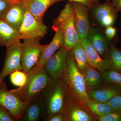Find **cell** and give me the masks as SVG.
Returning a JSON list of instances; mask_svg holds the SVG:
<instances>
[{
	"label": "cell",
	"instance_id": "2e32d148",
	"mask_svg": "<svg viewBox=\"0 0 121 121\" xmlns=\"http://www.w3.org/2000/svg\"><path fill=\"white\" fill-rule=\"evenodd\" d=\"M21 2L12 4L1 19L18 31L23 21L26 9Z\"/></svg>",
	"mask_w": 121,
	"mask_h": 121
},
{
	"label": "cell",
	"instance_id": "3957f363",
	"mask_svg": "<svg viewBox=\"0 0 121 121\" xmlns=\"http://www.w3.org/2000/svg\"><path fill=\"white\" fill-rule=\"evenodd\" d=\"M69 89L62 78L54 80L44 98L46 117L63 112L68 99Z\"/></svg>",
	"mask_w": 121,
	"mask_h": 121
},
{
	"label": "cell",
	"instance_id": "ba28073f",
	"mask_svg": "<svg viewBox=\"0 0 121 121\" xmlns=\"http://www.w3.org/2000/svg\"><path fill=\"white\" fill-rule=\"evenodd\" d=\"M68 52L63 46L46 62L43 68L53 80L62 78Z\"/></svg>",
	"mask_w": 121,
	"mask_h": 121
},
{
	"label": "cell",
	"instance_id": "484cf974",
	"mask_svg": "<svg viewBox=\"0 0 121 121\" xmlns=\"http://www.w3.org/2000/svg\"><path fill=\"white\" fill-rule=\"evenodd\" d=\"M103 80L105 83L115 84L121 90V74L115 72L106 70L102 72Z\"/></svg>",
	"mask_w": 121,
	"mask_h": 121
},
{
	"label": "cell",
	"instance_id": "d4e9b609",
	"mask_svg": "<svg viewBox=\"0 0 121 121\" xmlns=\"http://www.w3.org/2000/svg\"><path fill=\"white\" fill-rule=\"evenodd\" d=\"M84 103L86 104L93 112L99 117L104 116L111 113L116 112L106 103L96 101L91 98Z\"/></svg>",
	"mask_w": 121,
	"mask_h": 121
},
{
	"label": "cell",
	"instance_id": "52a82bcc",
	"mask_svg": "<svg viewBox=\"0 0 121 121\" xmlns=\"http://www.w3.org/2000/svg\"><path fill=\"white\" fill-rule=\"evenodd\" d=\"M48 28L43 21L36 20L28 10L26 9L23 21L19 32L21 39L43 38L47 33Z\"/></svg>",
	"mask_w": 121,
	"mask_h": 121
},
{
	"label": "cell",
	"instance_id": "f35d334b",
	"mask_svg": "<svg viewBox=\"0 0 121 121\" xmlns=\"http://www.w3.org/2000/svg\"><path fill=\"white\" fill-rule=\"evenodd\" d=\"M119 49L121 51V48H119Z\"/></svg>",
	"mask_w": 121,
	"mask_h": 121
},
{
	"label": "cell",
	"instance_id": "6da1fadb",
	"mask_svg": "<svg viewBox=\"0 0 121 121\" xmlns=\"http://www.w3.org/2000/svg\"><path fill=\"white\" fill-rule=\"evenodd\" d=\"M27 78L23 86L11 90L25 102H29L39 98H45L54 80L43 68L35 66L26 72Z\"/></svg>",
	"mask_w": 121,
	"mask_h": 121
},
{
	"label": "cell",
	"instance_id": "9a60e30c",
	"mask_svg": "<svg viewBox=\"0 0 121 121\" xmlns=\"http://www.w3.org/2000/svg\"><path fill=\"white\" fill-rule=\"evenodd\" d=\"M64 0H27L22 4L38 21H43L45 13L55 3Z\"/></svg>",
	"mask_w": 121,
	"mask_h": 121
},
{
	"label": "cell",
	"instance_id": "83f0119b",
	"mask_svg": "<svg viewBox=\"0 0 121 121\" xmlns=\"http://www.w3.org/2000/svg\"><path fill=\"white\" fill-rule=\"evenodd\" d=\"M116 112L121 113V95H115L106 103Z\"/></svg>",
	"mask_w": 121,
	"mask_h": 121
},
{
	"label": "cell",
	"instance_id": "44dd1931",
	"mask_svg": "<svg viewBox=\"0 0 121 121\" xmlns=\"http://www.w3.org/2000/svg\"><path fill=\"white\" fill-rule=\"evenodd\" d=\"M100 71L89 65L83 73L87 89L99 86L103 81Z\"/></svg>",
	"mask_w": 121,
	"mask_h": 121
},
{
	"label": "cell",
	"instance_id": "30bf717a",
	"mask_svg": "<svg viewBox=\"0 0 121 121\" xmlns=\"http://www.w3.org/2000/svg\"><path fill=\"white\" fill-rule=\"evenodd\" d=\"M74 13V22L80 40L87 38L91 28L89 22V8L78 2L72 1Z\"/></svg>",
	"mask_w": 121,
	"mask_h": 121
},
{
	"label": "cell",
	"instance_id": "8fae6325",
	"mask_svg": "<svg viewBox=\"0 0 121 121\" xmlns=\"http://www.w3.org/2000/svg\"><path fill=\"white\" fill-rule=\"evenodd\" d=\"M46 117V104L43 98H39L29 102L21 120L24 121H44Z\"/></svg>",
	"mask_w": 121,
	"mask_h": 121
},
{
	"label": "cell",
	"instance_id": "cb8c5ba5",
	"mask_svg": "<svg viewBox=\"0 0 121 121\" xmlns=\"http://www.w3.org/2000/svg\"><path fill=\"white\" fill-rule=\"evenodd\" d=\"M73 11L72 1H69L65 5V8L60 12L58 17L52 21V28L55 32L62 27L67 20Z\"/></svg>",
	"mask_w": 121,
	"mask_h": 121
},
{
	"label": "cell",
	"instance_id": "e575fe53",
	"mask_svg": "<svg viewBox=\"0 0 121 121\" xmlns=\"http://www.w3.org/2000/svg\"><path fill=\"white\" fill-rule=\"evenodd\" d=\"M112 3L118 12H121V0H112Z\"/></svg>",
	"mask_w": 121,
	"mask_h": 121
},
{
	"label": "cell",
	"instance_id": "74e56055",
	"mask_svg": "<svg viewBox=\"0 0 121 121\" xmlns=\"http://www.w3.org/2000/svg\"><path fill=\"white\" fill-rule=\"evenodd\" d=\"M19 0L20 1H25L27 0Z\"/></svg>",
	"mask_w": 121,
	"mask_h": 121
},
{
	"label": "cell",
	"instance_id": "4fadbf2b",
	"mask_svg": "<svg viewBox=\"0 0 121 121\" xmlns=\"http://www.w3.org/2000/svg\"><path fill=\"white\" fill-rule=\"evenodd\" d=\"M55 32V35L51 43L47 44L43 48L35 66L43 68L48 60L63 46L64 34L63 27Z\"/></svg>",
	"mask_w": 121,
	"mask_h": 121
},
{
	"label": "cell",
	"instance_id": "5b68a950",
	"mask_svg": "<svg viewBox=\"0 0 121 121\" xmlns=\"http://www.w3.org/2000/svg\"><path fill=\"white\" fill-rule=\"evenodd\" d=\"M28 103L9 91L4 81L0 83V105L8 111L16 121L21 120Z\"/></svg>",
	"mask_w": 121,
	"mask_h": 121
},
{
	"label": "cell",
	"instance_id": "4316f807",
	"mask_svg": "<svg viewBox=\"0 0 121 121\" xmlns=\"http://www.w3.org/2000/svg\"><path fill=\"white\" fill-rule=\"evenodd\" d=\"M27 78V73L22 70L16 71L10 74V80L12 84L18 87L25 84Z\"/></svg>",
	"mask_w": 121,
	"mask_h": 121
},
{
	"label": "cell",
	"instance_id": "d590c367",
	"mask_svg": "<svg viewBox=\"0 0 121 121\" xmlns=\"http://www.w3.org/2000/svg\"><path fill=\"white\" fill-rule=\"evenodd\" d=\"M8 1L12 4H16V3H19L21 2L19 0H7Z\"/></svg>",
	"mask_w": 121,
	"mask_h": 121
},
{
	"label": "cell",
	"instance_id": "836d02e7",
	"mask_svg": "<svg viewBox=\"0 0 121 121\" xmlns=\"http://www.w3.org/2000/svg\"><path fill=\"white\" fill-rule=\"evenodd\" d=\"M70 1H74L81 3L88 7L89 9L95 5L100 4L99 0H69Z\"/></svg>",
	"mask_w": 121,
	"mask_h": 121
},
{
	"label": "cell",
	"instance_id": "d6986e66",
	"mask_svg": "<svg viewBox=\"0 0 121 121\" xmlns=\"http://www.w3.org/2000/svg\"><path fill=\"white\" fill-rule=\"evenodd\" d=\"M21 39L18 31L0 19V46L8 47Z\"/></svg>",
	"mask_w": 121,
	"mask_h": 121
},
{
	"label": "cell",
	"instance_id": "8992f818",
	"mask_svg": "<svg viewBox=\"0 0 121 121\" xmlns=\"http://www.w3.org/2000/svg\"><path fill=\"white\" fill-rule=\"evenodd\" d=\"M22 48V43L20 40L7 47L4 65L0 73V83L13 72L23 71L21 63Z\"/></svg>",
	"mask_w": 121,
	"mask_h": 121
},
{
	"label": "cell",
	"instance_id": "ffe728a7",
	"mask_svg": "<svg viewBox=\"0 0 121 121\" xmlns=\"http://www.w3.org/2000/svg\"><path fill=\"white\" fill-rule=\"evenodd\" d=\"M78 69L83 74L89 65L86 52L81 40L72 50Z\"/></svg>",
	"mask_w": 121,
	"mask_h": 121
},
{
	"label": "cell",
	"instance_id": "5bb4252c",
	"mask_svg": "<svg viewBox=\"0 0 121 121\" xmlns=\"http://www.w3.org/2000/svg\"><path fill=\"white\" fill-rule=\"evenodd\" d=\"M106 83L101 88L87 89L89 97L96 101L106 103L115 95H121V90L117 86L113 83Z\"/></svg>",
	"mask_w": 121,
	"mask_h": 121
},
{
	"label": "cell",
	"instance_id": "ac0fdd59",
	"mask_svg": "<svg viewBox=\"0 0 121 121\" xmlns=\"http://www.w3.org/2000/svg\"><path fill=\"white\" fill-rule=\"evenodd\" d=\"M86 52L89 65L101 72L108 70L107 60L102 59L95 50L88 38L81 40Z\"/></svg>",
	"mask_w": 121,
	"mask_h": 121
},
{
	"label": "cell",
	"instance_id": "7a4b0ae2",
	"mask_svg": "<svg viewBox=\"0 0 121 121\" xmlns=\"http://www.w3.org/2000/svg\"><path fill=\"white\" fill-rule=\"evenodd\" d=\"M62 78L69 91L78 99L84 103L90 99L84 75L78 69L72 50L68 53Z\"/></svg>",
	"mask_w": 121,
	"mask_h": 121
},
{
	"label": "cell",
	"instance_id": "d6a6232c",
	"mask_svg": "<svg viewBox=\"0 0 121 121\" xmlns=\"http://www.w3.org/2000/svg\"><path fill=\"white\" fill-rule=\"evenodd\" d=\"M117 29L113 26H110L105 28V33L106 37L109 41L112 40L116 36Z\"/></svg>",
	"mask_w": 121,
	"mask_h": 121
},
{
	"label": "cell",
	"instance_id": "f1b7e54d",
	"mask_svg": "<svg viewBox=\"0 0 121 121\" xmlns=\"http://www.w3.org/2000/svg\"><path fill=\"white\" fill-rule=\"evenodd\" d=\"M100 121H121V113H111L99 117L98 118Z\"/></svg>",
	"mask_w": 121,
	"mask_h": 121
},
{
	"label": "cell",
	"instance_id": "277c9868",
	"mask_svg": "<svg viewBox=\"0 0 121 121\" xmlns=\"http://www.w3.org/2000/svg\"><path fill=\"white\" fill-rule=\"evenodd\" d=\"M40 38L24 39L22 43L21 63L23 71L28 72L36 65L46 45L40 43Z\"/></svg>",
	"mask_w": 121,
	"mask_h": 121
},
{
	"label": "cell",
	"instance_id": "e0dca14e",
	"mask_svg": "<svg viewBox=\"0 0 121 121\" xmlns=\"http://www.w3.org/2000/svg\"><path fill=\"white\" fill-rule=\"evenodd\" d=\"M74 13L73 11L62 26L64 34V47L67 51H71L80 40L75 28Z\"/></svg>",
	"mask_w": 121,
	"mask_h": 121
},
{
	"label": "cell",
	"instance_id": "7402d4cb",
	"mask_svg": "<svg viewBox=\"0 0 121 121\" xmlns=\"http://www.w3.org/2000/svg\"><path fill=\"white\" fill-rule=\"evenodd\" d=\"M108 70L121 74V51L111 44L110 52L108 59Z\"/></svg>",
	"mask_w": 121,
	"mask_h": 121
},
{
	"label": "cell",
	"instance_id": "4dcf8cb0",
	"mask_svg": "<svg viewBox=\"0 0 121 121\" xmlns=\"http://www.w3.org/2000/svg\"><path fill=\"white\" fill-rule=\"evenodd\" d=\"M12 4L7 0H0V19H1Z\"/></svg>",
	"mask_w": 121,
	"mask_h": 121
},
{
	"label": "cell",
	"instance_id": "f546056e",
	"mask_svg": "<svg viewBox=\"0 0 121 121\" xmlns=\"http://www.w3.org/2000/svg\"><path fill=\"white\" fill-rule=\"evenodd\" d=\"M16 119L5 107L0 105V121H14Z\"/></svg>",
	"mask_w": 121,
	"mask_h": 121
},
{
	"label": "cell",
	"instance_id": "9c48e42d",
	"mask_svg": "<svg viewBox=\"0 0 121 121\" xmlns=\"http://www.w3.org/2000/svg\"><path fill=\"white\" fill-rule=\"evenodd\" d=\"M94 17L99 24L103 27L113 26L118 17V12L112 1L95 5L90 8Z\"/></svg>",
	"mask_w": 121,
	"mask_h": 121
},
{
	"label": "cell",
	"instance_id": "7c38bea8",
	"mask_svg": "<svg viewBox=\"0 0 121 121\" xmlns=\"http://www.w3.org/2000/svg\"><path fill=\"white\" fill-rule=\"evenodd\" d=\"M87 38L101 58L104 60L108 59L111 44L105 33L98 29L91 28Z\"/></svg>",
	"mask_w": 121,
	"mask_h": 121
},
{
	"label": "cell",
	"instance_id": "1f68e13d",
	"mask_svg": "<svg viewBox=\"0 0 121 121\" xmlns=\"http://www.w3.org/2000/svg\"><path fill=\"white\" fill-rule=\"evenodd\" d=\"M44 121H65V117L63 112L57 113L55 114L47 116Z\"/></svg>",
	"mask_w": 121,
	"mask_h": 121
},
{
	"label": "cell",
	"instance_id": "603a6c76",
	"mask_svg": "<svg viewBox=\"0 0 121 121\" xmlns=\"http://www.w3.org/2000/svg\"><path fill=\"white\" fill-rule=\"evenodd\" d=\"M66 121H92L93 119L88 114L78 108L65 105L63 111Z\"/></svg>",
	"mask_w": 121,
	"mask_h": 121
},
{
	"label": "cell",
	"instance_id": "8d00e7d4",
	"mask_svg": "<svg viewBox=\"0 0 121 121\" xmlns=\"http://www.w3.org/2000/svg\"><path fill=\"white\" fill-rule=\"evenodd\" d=\"M106 1H111L112 0H105Z\"/></svg>",
	"mask_w": 121,
	"mask_h": 121
}]
</instances>
